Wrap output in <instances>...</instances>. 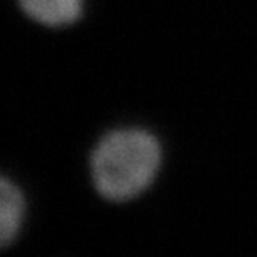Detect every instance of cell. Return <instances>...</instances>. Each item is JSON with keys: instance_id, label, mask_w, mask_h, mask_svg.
I'll use <instances>...</instances> for the list:
<instances>
[{"instance_id": "obj_1", "label": "cell", "mask_w": 257, "mask_h": 257, "mask_svg": "<svg viewBox=\"0 0 257 257\" xmlns=\"http://www.w3.org/2000/svg\"><path fill=\"white\" fill-rule=\"evenodd\" d=\"M89 166L102 197L111 202L133 200L156 181L161 145L143 128H118L96 143Z\"/></svg>"}, {"instance_id": "obj_3", "label": "cell", "mask_w": 257, "mask_h": 257, "mask_svg": "<svg viewBox=\"0 0 257 257\" xmlns=\"http://www.w3.org/2000/svg\"><path fill=\"white\" fill-rule=\"evenodd\" d=\"M25 218V198L9 179L0 175V248L11 245Z\"/></svg>"}, {"instance_id": "obj_2", "label": "cell", "mask_w": 257, "mask_h": 257, "mask_svg": "<svg viewBox=\"0 0 257 257\" xmlns=\"http://www.w3.org/2000/svg\"><path fill=\"white\" fill-rule=\"evenodd\" d=\"M24 13L48 27H63L79 20L84 0H18Z\"/></svg>"}]
</instances>
